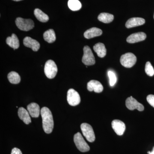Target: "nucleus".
Here are the masks:
<instances>
[{
	"instance_id": "14",
	"label": "nucleus",
	"mask_w": 154,
	"mask_h": 154,
	"mask_svg": "<svg viewBox=\"0 0 154 154\" xmlns=\"http://www.w3.org/2000/svg\"><path fill=\"white\" fill-rule=\"evenodd\" d=\"M145 23V20L143 18L134 17L130 19L127 21L125 27L127 28H133L143 25Z\"/></svg>"
},
{
	"instance_id": "16",
	"label": "nucleus",
	"mask_w": 154,
	"mask_h": 154,
	"mask_svg": "<svg viewBox=\"0 0 154 154\" xmlns=\"http://www.w3.org/2000/svg\"><path fill=\"white\" fill-rule=\"evenodd\" d=\"M28 110H26L24 107H20L18 110V115L19 118L27 125L29 124L31 122Z\"/></svg>"
},
{
	"instance_id": "25",
	"label": "nucleus",
	"mask_w": 154,
	"mask_h": 154,
	"mask_svg": "<svg viewBox=\"0 0 154 154\" xmlns=\"http://www.w3.org/2000/svg\"><path fill=\"white\" fill-rule=\"evenodd\" d=\"M107 74H108V77L109 78L110 86L111 87H113L115 85L116 82V81H117L116 75L114 72L110 70L108 72Z\"/></svg>"
},
{
	"instance_id": "9",
	"label": "nucleus",
	"mask_w": 154,
	"mask_h": 154,
	"mask_svg": "<svg viewBox=\"0 0 154 154\" xmlns=\"http://www.w3.org/2000/svg\"><path fill=\"white\" fill-rule=\"evenodd\" d=\"M125 105L126 107L130 110H133L136 109L139 111H142L144 109L143 105L138 102L137 100L132 96H130L127 99Z\"/></svg>"
},
{
	"instance_id": "15",
	"label": "nucleus",
	"mask_w": 154,
	"mask_h": 154,
	"mask_svg": "<svg viewBox=\"0 0 154 154\" xmlns=\"http://www.w3.org/2000/svg\"><path fill=\"white\" fill-rule=\"evenodd\" d=\"M27 110L30 116L34 118H37L40 114L41 110L39 105L36 103H31L27 106Z\"/></svg>"
},
{
	"instance_id": "8",
	"label": "nucleus",
	"mask_w": 154,
	"mask_h": 154,
	"mask_svg": "<svg viewBox=\"0 0 154 154\" xmlns=\"http://www.w3.org/2000/svg\"><path fill=\"white\" fill-rule=\"evenodd\" d=\"M67 100L69 105L72 106H76L81 102L79 94L73 89H70L68 91Z\"/></svg>"
},
{
	"instance_id": "12",
	"label": "nucleus",
	"mask_w": 154,
	"mask_h": 154,
	"mask_svg": "<svg viewBox=\"0 0 154 154\" xmlns=\"http://www.w3.org/2000/svg\"><path fill=\"white\" fill-rule=\"evenodd\" d=\"M146 38V35L143 32L133 33L127 38V42L129 43H134L136 42L143 41Z\"/></svg>"
},
{
	"instance_id": "10",
	"label": "nucleus",
	"mask_w": 154,
	"mask_h": 154,
	"mask_svg": "<svg viewBox=\"0 0 154 154\" xmlns=\"http://www.w3.org/2000/svg\"><path fill=\"white\" fill-rule=\"evenodd\" d=\"M112 127L116 133L119 136L123 134L126 127L123 122L118 119H114L111 123Z\"/></svg>"
},
{
	"instance_id": "4",
	"label": "nucleus",
	"mask_w": 154,
	"mask_h": 154,
	"mask_svg": "<svg viewBox=\"0 0 154 154\" xmlns=\"http://www.w3.org/2000/svg\"><path fill=\"white\" fill-rule=\"evenodd\" d=\"M15 22L17 27L23 31H28L33 29L34 27V22L31 19H24L19 17L16 19Z\"/></svg>"
},
{
	"instance_id": "28",
	"label": "nucleus",
	"mask_w": 154,
	"mask_h": 154,
	"mask_svg": "<svg viewBox=\"0 0 154 154\" xmlns=\"http://www.w3.org/2000/svg\"><path fill=\"white\" fill-rule=\"evenodd\" d=\"M11 154H22V153L19 149L14 148L12 150Z\"/></svg>"
},
{
	"instance_id": "29",
	"label": "nucleus",
	"mask_w": 154,
	"mask_h": 154,
	"mask_svg": "<svg viewBox=\"0 0 154 154\" xmlns=\"http://www.w3.org/2000/svg\"><path fill=\"white\" fill-rule=\"evenodd\" d=\"M148 154H154V147L153 148L152 150V152L149 151L148 152Z\"/></svg>"
},
{
	"instance_id": "22",
	"label": "nucleus",
	"mask_w": 154,
	"mask_h": 154,
	"mask_svg": "<svg viewBox=\"0 0 154 154\" xmlns=\"http://www.w3.org/2000/svg\"><path fill=\"white\" fill-rule=\"evenodd\" d=\"M98 20L105 23H109L112 22L114 19V16L108 13H103L99 14L98 17Z\"/></svg>"
},
{
	"instance_id": "21",
	"label": "nucleus",
	"mask_w": 154,
	"mask_h": 154,
	"mask_svg": "<svg viewBox=\"0 0 154 154\" xmlns=\"http://www.w3.org/2000/svg\"><path fill=\"white\" fill-rule=\"evenodd\" d=\"M34 14L36 19L42 22H46L49 20V17L46 14L43 13L39 9H36L34 11Z\"/></svg>"
},
{
	"instance_id": "7",
	"label": "nucleus",
	"mask_w": 154,
	"mask_h": 154,
	"mask_svg": "<svg viewBox=\"0 0 154 154\" xmlns=\"http://www.w3.org/2000/svg\"><path fill=\"white\" fill-rule=\"evenodd\" d=\"M81 128L84 136L90 142H93L95 140V135L93 128L90 125L83 123L81 125Z\"/></svg>"
},
{
	"instance_id": "5",
	"label": "nucleus",
	"mask_w": 154,
	"mask_h": 154,
	"mask_svg": "<svg viewBox=\"0 0 154 154\" xmlns=\"http://www.w3.org/2000/svg\"><path fill=\"white\" fill-rule=\"evenodd\" d=\"M120 63L126 68L132 67L137 61V57L131 53H127L122 55L120 59Z\"/></svg>"
},
{
	"instance_id": "31",
	"label": "nucleus",
	"mask_w": 154,
	"mask_h": 154,
	"mask_svg": "<svg viewBox=\"0 0 154 154\" xmlns=\"http://www.w3.org/2000/svg\"></svg>"
},
{
	"instance_id": "18",
	"label": "nucleus",
	"mask_w": 154,
	"mask_h": 154,
	"mask_svg": "<svg viewBox=\"0 0 154 154\" xmlns=\"http://www.w3.org/2000/svg\"><path fill=\"white\" fill-rule=\"evenodd\" d=\"M6 43L10 47L14 50L17 49L19 47V42L18 37L16 34H12L11 36H9L6 39Z\"/></svg>"
},
{
	"instance_id": "26",
	"label": "nucleus",
	"mask_w": 154,
	"mask_h": 154,
	"mask_svg": "<svg viewBox=\"0 0 154 154\" xmlns=\"http://www.w3.org/2000/svg\"><path fill=\"white\" fill-rule=\"evenodd\" d=\"M145 70L146 74L149 76H152L154 75V69L152 66L151 63L149 62H147L146 64Z\"/></svg>"
},
{
	"instance_id": "24",
	"label": "nucleus",
	"mask_w": 154,
	"mask_h": 154,
	"mask_svg": "<svg viewBox=\"0 0 154 154\" xmlns=\"http://www.w3.org/2000/svg\"><path fill=\"white\" fill-rule=\"evenodd\" d=\"M68 5L72 11H78L82 8V4L79 0H69Z\"/></svg>"
},
{
	"instance_id": "2",
	"label": "nucleus",
	"mask_w": 154,
	"mask_h": 154,
	"mask_svg": "<svg viewBox=\"0 0 154 154\" xmlns=\"http://www.w3.org/2000/svg\"><path fill=\"white\" fill-rule=\"evenodd\" d=\"M74 141L77 148L80 151L85 152L90 150V146L86 142L80 133L78 132L75 134L74 136Z\"/></svg>"
},
{
	"instance_id": "13",
	"label": "nucleus",
	"mask_w": 154,
	"mask_h": 154,
	"mask_svg": "<svg viewBox=\"0 0 154 154\" xmlns=\"http://www.w3.org/2000/svg\"><path fill=\"white\" fill-rule=\"evenodd\" d=\"M23 44L25 46L31 48L34 51H37L40 48V44L38 41L28 36L24 38Z\"/></svg>"
},
{
	"instance_id": "6",
	"label": "nucleus",
	"mask_w": 154,
	"mask_h": 154,
	"mask_svg": "<svg viewBox=\"0 0 154 154\" xmlns=\"http://www.w3.org/2000/svg\"><path fill=\"white\" fill-rule=\"evenodd\" d=\"M84 55L82 61L86 66H92L96 63L95 57L91 48L88 46L84 48Z\"/></svg>"
},
{
	"instance_id": "20",
	"label": "nucleus",
	"mask_w": 154,
	"mask_h": 154,
	"mask_svg": "<svg viewBox=\"0 0 154 154\" xmlns=\"http://www.w3.org/2000/svg\"><path fill=\"white\" fill-rule=\"evenodd\" d=\"M43 38L48 43H51L54 42L56 38L54 30L53 29H49L45 31L43 34Z\"/></svg>"
},
{
	"instance_id": "17",
	"label": "nucleus",
	"mask_w": 154,
	"mask_h": 154,
	"mask_svg": "<svg viewBox=\"0 0 154 154\" xmlns=\"http://www.w3.org/2000/svg\"><path fill=\"white\" fill-rule=\"evenodd\" d=\"M102 33V30L97 28H92L86 30L84 33V36L86 38H93L94 37L101 36Z\"/></svg>"
},
{
	"instance_id": "19",
	"label": "nucleus",
	"mask_w": 154,
	"mask_h": 154,
	"mask_svg": "<svg viewBox=\"0 0 154 154\" xmlns=\"http://www.w3.org/2000/svg\"><path fill=\"white\" fill-rule=\"evenodd\" d=\"M94 50L99 57L103 58L106 55L107 50L103 43L99 42L95 45L94 46Z\"/></svg>"
},
{
	"instance_id": "11",
	"label": "nucleus",
	"mask_w": 154,
	"mask_h": 154,
	"mask_svg": "<svg viewBox=\"0 0 154 154\" xmlns=\"http://www.w3.org/2000/svg\"><path fill=\"white\" fill-rule=\"evenodd\" d=\"M88 90L90 92L94 91L95 93H101L103 90V87L101 83L96 80H91L88 83Z\"/></svg>"
},
{
	"instance_id": "27",
	"label": "nucleus",
	"mask_w": 154,
	"mask_h": 154,
	"mask_svg": "<svg viewBox=\"0 0 154 154\" xmlns=\"http://www.w3.org/2000/svg\"><path fill=\"white\" fill-rule=\"evenodd\" d=\"M146 99L149 104L154 107V95H148Z\"/></svg>"
},
{
	"instance_id": "23",
	"label": "nucleus",
	"mask_w": 154,
	"mask_h": 154,
	"mask_svg": "<svg viewBox=\"0 0 154 154\" xmlns=\"http://www.w3.org/2000/svg\"><path fill=\"white\" fill-rule=\"evenodd\" d=\"M8 79L9 82L13 84H18L20 83L21 78L18 73L15 72H11L8 75Z\"/></svg>"
},
{
	"instance_id": "30",
	"label": "nucleus",
	"mask_w": 154,
	"mask_h": 154,
	"mask_svg": "<svg viewBox=\"0 0 154 154\" xmlns=\"http://www.w3.org/2000/svg\"><path fill=\"white\" fill-rule=\"evenodd\" d=\"M14 1H16V2H19V1H22V0H13Z\"/></svg>"
},
{
	"instance_id": "3",
	"label": "nucleus",
	"mask_w": 154,
	"mask_h": 154,
	"mask_svg": "<svg viewBox=\"0 0 154 154\" xmlns=\"http://www.w3.org/2000/svg\"><path fill=\"white\" fill-rule=\"evenodd\" d=\"M44 72L45 75L48 79H53L55 77L57 72V67L53 60H50L45 63Z\"/></svg>"
},
{
	"instance_id": "1",
	"label": "nucleus",
	"mask_w": 154,
	"mask_h": 154,
	"mask_svg": "<svg viewBox=\"0 0 154 154\" xmlns=\"http://www.w3.org/2000/svg\"><path fill=\"white\" fill-rule=\"evenodd\" d=\"M42 119V127L47 134L52 132L54 128V120L51 111L47 107H43L40 112Z\"/></svg>"
}]
</instances>
